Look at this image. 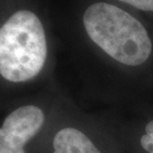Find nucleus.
Masks as SVG:
<instances>
[{"mask_svg":"<svg viewBox=\"0 0 153 153\" xmlns=\"http://www.w3.org/2000/svg\"><path fill=\"white\" fill-rule=\"evenodd\" d=\"M82 23L91 41L122 65L140 66L150 57L152 42L144 26L117 6L94 3L84 12Z\"/></svg>","mask_w":153,"mask_h":153,"instance_id":"1","label":"nucleus"},{"mask_svg":"<svg viewBox=\"0 0 153 153\" xmlns=\"http://www.w3.org/2000/svg\"><path fill=\"white\" fill-rule=\"evenodd\" d=\"M45 30L30 10L13 13L0 29V74L6 81L22 82L42 71L47 58Z\"/></svg>","mask_w":153,"mask_h":153,"instance_id":"2","label":"nucleus"},{"mask_svg":"<svg viewBox=\"0 0 153 153\" xmlns=\"http://www.w3.org/2000/svg\"><path fill=\"white\" fill-rule=\"evenodd\" d=\"M44 121V112L33 105L9 114L0 129V153H25V145L39 132Z\"/></svg>","mask_w":153,"mask_h":153,"instance_id":"3","label":"nucleus"},{"mask_svg":"<svg viewBox=\"0 0 153 153\" xmlns=\"http://www.w3.org/2000/svg\"><path fill=\"white\" fill-rule=\"evenodd\" d=\"M53 153H102L88 135L78 128L60 129L53 139Z\"/></svg>","mask_w":153,"mask_h":153,"instance_id":"4","label":"nucleus"},{"mask_svg":"<svg viewBox=\"0 0 153 153\" xmlns=\"http://www.w3.org/2000/svg\"><path fill=\"white\" fill-rule=\"evenodd\" d=\"M140 143L146 152L153 153V120L149 121L145 126V133L140 139Z\"/></svg>","mask_w":153,"mask_h":153,"instance_id":"5","label":"nucleus"},{"mask_svg":"<svg viewBox=\"0 0 153 153\" xmlns=\"http://www.w3.org/2000/svg\"><path fill=\"white\" fill-rule=\"evenodd\" d=\"M143 11L153 12V0H118Z\"/></svg>","mask_w":153,"mask_h":153,"instance_id":"6","label":"nucleus"}]
</instances>
